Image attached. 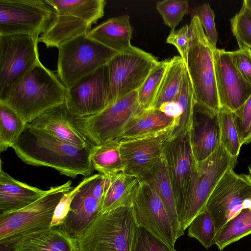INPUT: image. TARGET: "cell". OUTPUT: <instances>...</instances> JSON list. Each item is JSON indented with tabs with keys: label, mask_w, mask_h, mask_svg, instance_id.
I'll list each match as a JSON object with an SVG mask.
<instances>
[{
	"label": "cell",
	"mask_w": 251,
	"mask_h": 251,
	"mask_svg": "<svg viewBox=\"0 0 251 251\" xmlns=\"http://www.w3.org/2000/svg\"><path fill=\"white\" fill-rule=\"evenodd\" d=\"M214 62L221 107L236 112L251 95V85L234 65L229 51L216 48Z\"/></svg>",
	"instance_id": "cell-18"
},
{
	"label": "cell",
	"mask_w": 251,
	"mask_h": 251,
	"mask_svg": "<svg viewBox=\"0 0 251 251\" xmlns=\"http://www.w3.org/2000/svg\"><path fill=\"white\" fill-rule=\"evenodd\" d=\"M142 111L136 91L118 99L95 115L74 116L75 121L92 144L100 145L119 139L128 122Z\"/></svg>",
	"instance_id": "cell-9"
},
{
	"label": "cell",
	"mask_w": 251,
	"mask_h": 251,
	"mask_svg": "<svg viewBox=\"0 0 251 251\" xmlns=\"http://www.w3.org/2000/svg\"><path fill=\"white\" fill-rule=\"evenodd\" d=\"M38 36L0 35V101L39 62Z\"/></svg>",
	"instance_id": "cell-10"
},
{
	"label": "cell",
	"mask_w": 251,
	"mask_h": 251,
	"mask_svg": "<svg viewBox=\"0 0 251 251\" xmlns=\"http://www.w3.org/2000/svg\"><path fill=\"white\" fill-rule=\"evenodd\" d=\"M11 251H80L76 238L62 226L26 235L11 247Z\"/></svg>",
	"instance_id": "cell-22"
},
{
	"label": "cell",
	"mask_w": 251,
	"mask_h": 251,
	"mask_svg": "<svg viewBox=\"0 0 251 251\" xmlns=\"http://www.w3.org/2000/svg\"><path fill=\"white\" fill-rule=\"evenodd\" d=\"M175 126L152 134L120 139L124 173L139 178L151 170L162 157Z\"/></svg>",
	"instance_id": "cell-15"
},
{
	"label": "cell",
	"mask_w": 251,
	"mask_h": 251,
	"mask_svg": "<svg viewBox=\"0 0 251 251\" xmlns=\"http://www.w3.org/2000/svg\"><path fill=\"white\" fill-rule=\"evenodd\" d=\"M65 103L71 114L78 117L95 115L109 104L107 65L85 76L67 90Z\"/></svg>",
	"instance_id": "cell-16"
},
{
	"label": "cell",
	"mask_w": 251,
	"mask_h": 251,
	"mask_svg": "<svg viewBox=\"0 0 251 251\" xmlns=\"http://www.w3.org/2000/svg\"><path fill=\"white\" fill-rule=\"evenodd\" d=\"M72 181L50 187L38 200L19 210L0 215V244L9 247L21 237L48 228L63 196L72 191Z\"/></svg>",
	"instance_id": "cell-5"
},
{
	"label": "cell",
	"mask_w": 251,
	"mask_h": 251,
	"mask_svg": "<svg viewBox=\"0 0 251 251\" xmlns=\"http://www.w3.org/2000/svg\"><path fill=\"white\" fill-rule=\"evenodd\" d=\"M148 183L160 198L170 217L176 240L184 234L176 211L172 186L164 157L138 178Z\"/></svg>",
	"instance_id": "cell-24"
},
{
	"label": "cell",
	"mask_w": 251,
	"mask_h": 251,
	"mask_svg": "<svg viewBox=\"0 0 251 251\" xmlns=\"http://www.w3.org/2000/svg\"><path fill=\"white\" fill-rule=\"evenodd\" d=\"M232 33L239 49L251 46V11L242 4L240 11L230 19Z\"/></svg>",
	"instance_id": "cell-37"
},
{
	"label": "cell",
	"mask_w": 251,
	"mask_h": 251,
	"mask_svg": "<svg viewBox=\"0 0 251 251\" xmlns=\"http://www.w3.org/2000/svg\"><path fill=\"white\" fill-rule=\"evenodd\" d=\"M229 52L237 70L251 85V49L246 47Z\"/></svg>",
	"instance_id": "cell-42"
},
{
	"label": "cell",
	"mask_w": 251,
	"mask_h": 251,
	"mask_svg": "<svg viewBox=\"0 0 251 251\" xmlns=\"http://www.w3.org/2000/svg\"><path fill=\"white\" fill-rule=\"evenodd\" d=\"M189 135L196 162L209 157L221 145L218 112L209 110L196 104Z\"/></svg>",
	"instance_id": "cell-20"
},
{
	"label": "cell",
	"mask_w": 251,
	"mask_h": 251,
	"mask_svg": "<svg viewBox=\"0 0 251 251\" xmlns=\"http://www.w3.org/2000/svg\"><path fill=\"white\" fill-rule=\"evenodd\" d=\"M237 163V158L230 155L220 145L209 157L197 163L185 206L178 218L184 231L206 209L207 202L221 177L227 170L233 169Z\"/></svg>",
	"instance_id": "cell-8"
},
{
	"label": "cell",
	"mask_w": 251,
	"mask_h": 251,
	"mask_svg": "<svg viewBox=\"0 0 251 251\" xmlns=\"http://www.w3.org/2000/svg\"><path fill=\"white\" fill-rule=\"evenodd\" d=\"M76 190V187L66 194L57 205L53 216L50 226H61L63 223L69 210L70 204Z\"/></svg>",
	"instance_id": "cell-43"
},
{
	"label": "cell",
	"mask_w": 251,
	"mask_h": 251,
	"mask_svg": "<svg viewBox=\"0 0 251 251\" xmlns=\"http://www.w3.org/2000/svg\"><path fill=\"white\" fill-rule=\"evenodd\" d=\"M97 174L86 177L76 186L68 213L62 226L76 238L100 213L101 201L94 195L93 180Z\"/></svg>",
	"instance_id": "cell-21"
},
{
	"label": "cell",
	"mask_w": 251,
	"mask_h": 251,
	"mask_svg": "<svg viewBox=\"0 0 251 251\" xmlns=\"http://www.w3.org/2000/svg\"><path fill=\"white\" fill-rule=\"evenodd\" d=\"M192 14L193 16H196L199 19L209 42L216 48L218 33L215 23L214 10L209 3H204L193 9Z\"/></svg>",
	"instance_id": "cell-39"
},
{
	"label": "cell",
	"mask_w": 251,
	"mask_h": 251,
	"mask_svg": "<svg viewBox=\"0 0 251 251\" xmlns=\"http://www.w3.org/2000/svg\"><path fill=\"white\" fill-rule=\"evenodd\" d=\"M54 13L46 0H0V35L39 36L48 28Z\"/></svg>",
	"instance_id": "cell-12"
},
{
	"label": "cell",
	"mask_w": 251,
	"mask_h": 251,
	"mask_svg": "<svg viewBox=\"0 0 251 251\" xmlns=\"http://www.w3.org/2000/svg\"><path fill=\"white\" fill-rule=\"evenodd\" d=\"M0 169V215L21 209L35 202L47 192L14 178Z\"/></svg>",
	"instance_id": "cell-23"
},
{
	"label": "cell",
	"mask_w": 251,
	"mask_h": 251,
	"mask_svg": "<svg viewBox=\"0 0 251 251\" xmlns=\"http://www.w3.org/2000/svg\"><path fill=\"white\" fill-rule=\"evenodd\" d=\"M156 8L172 31L188 12L189 3L185 0H164L157 2Z\"/></svg>",
	"instance_id": "cell-36"
},
{
	"label": "cell",
	"mask_w": 251,
	"mask_h": 251,
	"mask_svg": "<svg viewBox=\"0 0 251 251\" xmlns=\"http://www.w3.org/2000/svg\"><path fill=\"white\" fill-rule=\"evenodd\" d=\"M132 28L129 16L123 15L108 19L92 29L87 35L118 52L131 47Z\"/></svg>",
	"instance_id": "cell-25"
},
{
	"label": "cell",
	"mask_w": 251,
	"mask_h": 251,
	"mask_svg": "<svg viewBox=\"0 0 251 251\" xmlns=\"http://www.w3.org/2000/svg\"><path fill=\"white\" fill-rule=\"evenodd\" d=\"M251 199V176L227 170L212 192L206 205L218 233Z\"/></svg>",
	"instance_id": "cell-13"
},
{
	"label": "cell",
	"mask_w": 251,
	"mask_h": 251,
	"mask_svg": "<svg viewBox=\"0 0 251 251\" xmlns=\"http://www.w3.org/2000/svg\"><path fill=\"white\" fill-rule=\"evenodd\" d=\"M92 146L79 149L26 124L12 148L27 164L52 168L61 175L75 178L78 175L88 177L93 173L90 159Z\"/></svg>",
	"instance_id": "cell-1"
},
{
	"label": "cell",
	"mask_w": 251,
	"mask_h": 251,
	"mask_svg": "<svg viewBox=\"0 0 251 251\" xmlns=\"http://www.w3.org/2000/svg\"><path fill=\"white\" fill-rule=\"evenodd\" d=\"M139 185L138 178L124 172L107 176L100 212L105 213L121 207L132 206Z\"/></svg>",
	"instance_id": "cell-26"
},
{
	"label": "cell",
	"mask_w": 251,
	"mask_h": 251,
	"mask_svg": "<svg viewBox=\"0 0 251 251\" xmlns=\"http://www.w3.org/2000/svg\"><path fill=\"white\" fill-rule=\"evenodd\" d=\"M234 114L235 125L242 144L251 143V95Z\"/></svg>",
	"instance_id": "cell-40"
},
{
	"label": "cell",
	"mask_w": 251,
	"mask_h": 251,
	"mask_svg": "<svg viewBox=\"0 0 251 251\" xmlns=\"http://www.w3.org/2000/svg\"><path fill=\"white\" fill-rule=\"evenodd\" d=\"M27 125L80 149L93 145L78 127L75 116L70 113L65 102L48 110Z\"/></svg>",
	"instance_id": "cell-19"
},
{
	"label": "cell",
	"mask_w": 251,
	"mask_h": 251,
	"mask_svg": "<svg viewBox=\"0 0 251 251\" xmlns=\"http://www.w3.org/2000/svg\"><path fill=\"white\" fill-rule=\"evenodd\" d=\"M193 40V31L191 25H186L177 30L170 31L166 42L175 46L180 56L186 63L188 50Z\"/></svg>",
	"instance_id": "cell-41"
},
{
	"label": "cell",
	"mask_w": 251,
	"mask_h": 251,
	"mask_svg": "<svg viewBox=\"0 0 251 251\" xmlns=\"http://www.w3.org/2000/svg\"><path fill=\"white\" fill-rule=\"evenodd\" d=\"M251 49V46L249 47Z\"/></svg>",
	"instance_id": "cell-47"
},
{
	"label": "cell",
	"mask_w": 251,
	"mask_h": 251,
	"mask_svg": "<svg viewBox=\"0 0 251 251\" xmlns=\"http://www.w3.org/2000/svg\"><path fill=\"white\" fill-rule=\"evenodd\" d=\"M163 156L179 218L185 206L191 178L197 163L192 152L189 132L170 139L165 145Z\"/></svg>",
	"instance_id": "cell-14"
},
{
	"label": "cell",
	"mask_w": 251,
	"mask_h": 251,
	"mask_svg": "<svg viewBox=\"0 0 251 251\" xmlns=\"http://www.w3.org/2000/svg\"><path fill=\"white\" fill-rule=\"evenodd\" d=\"M248 170L249 172V174L251 176V164H250L248 167Z\"/></svg>",
	"instance_id": "cell-46"
},
{
	"label": "cell",
	"mask_w": 251,
	"mask_h": 251,
	"mask_svg": "<svg viewBox=\"0 0 251 251\" xmlns=\"http://www.w3.org/2000/svg\"><path fill=\"white\" fill-rule=\"evenodd\" d=\"M221 145L232 156L238 158L242 145L236 128L233 112L224 107L218 111Z\"/></svg>",
	"instance_id": "cell-34"
},
{
	"label": "cell",
	"mask_w": 251,
	"mask_h": 251,
	"mask_svg": "<svg viewBox=\"0 0 251 251\" xmlns=\"http://www.w3.org/2000/svg\"><path fill=\"white\" fill-rule=\"evenodd\" d=\"M158 109L167 116L175 119L177 123L181 114V108L177 101L164 102Z\"/></svg>",
	"instance_id": "cell-44"
},
{
	"label": "cell",
	"mask_w": 251,
	"mask_h": 251,
	"mask_svg": "<svg viewBox=\"0 0 251 251\" xmlns=\"http://www.w3.org/2000/svg\"><path fill=\"white\" fill-rule=\"evenodd\" d=\"M169 61V59L158 61L137 90L138 101L143 110L152 107L165 74Z\"/></svg>",
	"instance_id": "cell-33"
},
{
	"label": "cell",
	"mask_w": 251,
	"mask_h": 251,
	"mask_svg": "<svg viewBox=\"0 0 251 251\" xmlns=\"http://www.w3.org/2000/svg\"><path fill=\"white\" fill-rule=\"evenodd\" d=\"M57 49L56 75L67 90L83 77L106 65L118 53L87 34L72 39Z\"/></svg>",
	"instance_id": "cell-7"
},
{
	"label": "cell",
	"mask_w": 251,
	"mask_h": 251,
	"mask_svg": "<svg viewBox=\"0 0 251 251\" xmlns=\"http://www.w3.org/2000/svg\"><path fill=\"white\" fill-rule=\"evenodd\" d=\"M139 181L140 185L132 204L137 226L144 228L175 248L176 239L164 204L148 183Z\"/></svg>",
	"instance_id": "cell-17"
},
{
	"label": "cell",
	"mask_w": 251,
	"mask_h": 251,
	"mask_svg": "<svg viewBox=\"0 0 251 251\" xmlns=\"http://www.w3.org/2000/svg\"><path fill=\"white\" fill-rule=\"evenodd\" d=\"M181 108V114L174 127L170 139L189 132L194 107L196 104L195 94L186 64L181 87L177 98Z\"/></svg>",
	"instance_id": "cell-31"
},
{
	"label": "cell",
	"mask_w": 251,
	"mask_h": 251,
	"mask_svg": "<svg viewBox=\"0 0 251 251\" xmlns=\"http://www.w3.org/2000/svg\"><path fill=\"white\" fill-rule=\"evenodd\" d=\"M132 206L100 212L76 237L80 251H130L137 227Z\"/></svg>",
	"instance_id": "cell-4"
},
{
	"label": "cell",
	"mask_w": 251,
	"mask_h": 251,
	"mask_svg": "<svg viewBox=\"0 0 251 251\" xmlns=\"http://www.w3.org/2000/svg\"><path fill=\"white\" fill-rule=\"evenodd\" d=\"M185 67V63L180 56L169 59L165 74L151 108L158 109L164 102L177 100Z\"/></svg>",
	"instance_id": "cell-30"
},
{
	"label": "cell",
	"mask_w": 251,
	"mask_h": 251,
	"mask_svg": "<svg viewBox=\"0 0 251 251\" xmlns=\"http://www.w3.org/2000/svg\"><path fill=\"white\" fill-rule=\"evenodd\" d=\"M130 251H176L143 227L137 226Z\"/></svg>",
	"instance_id": "cell-38"
},
{
	"label": "cell",
	"mask_w": 251,
	"mask_h": 251,
	"mask_svg": "<svg viewBox=\"0 0 251 251\" xmlns=\"http://www.w3.org/2000/svg\"><path fill=\"white\" fill-rule=\"evenodd\" d=\"M158 62L156 57L132 45L127 50L117 53L106 64L109 105L137 91Z\"/></svg>",
	"instance_id": "cell-11"
},
{
	"label": "cell",
	"mask_w": 251,
	"mask_h": 251,
	"mask_svg": "<svg viewBox=\"0 0 251 251\" xmlns=\"http://www.w3.org/2000/svg\"><path fill=\"white\" fill-rule=\"evenodd\" d=\"M26 124L11 108L0 102V151H6L18 142Z\"/></svg>",
	"instance_id": "cell-32"
},
{
	"label": "cell",
	"mask_w": 251,
	"mask_h": 251,
	"mask_svg": "<svg viewBox=\"0 0 251 251\" xmlns=\"http://www.w3.org/2000/svg\"><path fill=\"white\" fill-rule=\"evenodd\" d=\"M176 120L158 109L142 111L126 125L119 139L137 138L164 130L176 126Z\"/></svg>",
	"instance_id": "cell-27"
},
{
	"label": "cell",
	"mask_w": 251,
	"mask_h": 251,
	"mask_svg": "<svg viewBox=\"0 0 251 251\" xmlns=\"http://www.w3.org/2000/svg\"><path fill=\"white\" fill-rule=\"evenodd\" d=\"M243 4L251 11V0H244L243 2Z\"/></svg>",
	"instance_id": "cell-45"
},
{
	"label": "cell",
	"mask_w": 251,
	"mask_h": 251,
	"mask_svg": "<svg viewBox=\"0 0 251 251\" xmlns=\"http://www.w3.org/2000/svg\"><path fill=\"white\" fill-rule=\"evenodd\" d=\"M120 147V139L93 145L90 151V159L94 170L106 176L124 172L125 165Z\"/></svg>",
	"instance_id": "cell-28"
},
{
	"label": "cell",
	"mask_w": 251,
	"mask_h": 251,
	"mask_svg": "<svg viewBox=\"0 0 251 251\" xmlns=\"http://www.w3.org/2000/svg\"><path fill=\"white\" fill-rule=\"evenodd\" d=\"M251 234V199L243 204L242 209L217 233L214 245L220 251Z\"/></svg>",
	"instance_id": "cell-29"
},
{
	"label": "cell",
	"mask_w": 251,
	"mask_h": 251,
	"mask_svg": "<svg viewBox=\"0 0 251 251\" xmlns=\"http://www.w3.org/2000/svg\"><path fill=\"white\" fill-rule=\"evenodd\" d=\"M54 10L53 18L39 42L58 48L65 42L87 35L104 15V0H46Z\"/></svg>",
	"instance_id": "cell-3"
},
{
	"label": "cell",
	"mask_w": 251,
	"mask_h": 251,
	"mask_svg": "<svg viewBox=\"0 0 251 251\" xmlns=\"http://www.w3.org/2000/svg\"><path fill=\"white\" fill-rule=\"evenodd\" d=\"M190 25L193 31V40L185 64L192 82L196 104L209 110L218 112L221 106L213 54L216 47L208 41L197 17H192Z\"/></svg>",
	"instance_id": "cell-6"
},
{
	"label": "cell",
	"mask_w": 251,
	"mask_h": 251,
	"mask_svg": "<svg viewBox=\"0 0 251 251\" xmlns=\"http://www.w3.org/2000/svg\"><path fill=\"white\" fill-rule=\"evenodd\" d=\"M67 89L56 75L39 61L0 101L26 124L65 101Z\"/></svg>",
	"instance_id": "cell-2"
},
{
	"label": "cell",
	"mask_w": 251,
	"mask_h": 251,
	"mask_svg": "<svg viewBox=\"0 0 251 251\" xmlns=\"http://www.w3.org/2000/svg\"><path fill=\"white\" fill-rule=\"evenodd\" d=\"M188 227V236L197 239L205 249L214 245L217 232L214 221L206 208L191 221Z\"/></svg>",
	"instance_id": "cell-35"
}]
</instances>
